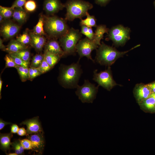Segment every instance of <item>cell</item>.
<instances>
[{"mask_svg": "<svg viewBox=\"0 0 155 155\" xmlns=\"http://www.w3.org/2000/svg\"><path fill=\"white\" fill-rule=\"evenodd\" d=\"M130 28L118 25L109 30L107 39L112 40L116 46L123 45L130 39Z\"/></svg>", "mask_w": 155, "mask_h": 155, "instance_id": "8992f818", "label": "cell"}, {"mask_svg": "<svg viewBox=\"0 0 155 155\" xmlns=\"http://www.w3.org/2000/svg\"><path fill=\"white\" fill-rule=\"evenodd\" d=\"M19 128L18 125L16 124H12L11 126V132L12 133H17Z\"/></svg>", "mask_w": 155, "mask_h": 155, "instance_id": "60d3db41", "label": "cell"}, {"mask_svg": "<svg viewBox=\"0 0 155 155\" xmlns=\"http://www.w3.org/2000/svg\"><path fill=\"white\" fill-rule=\"evenodd\" d=\"M61 68L59 79L62 85L66 88H76L82 73L79 61Z\"/></svg>", "mask_w": 155, "mask_h": 155, "instance_id": "6da1fadb", "label": "cell"}, {"mask_svg": "<svg viewBox=\"0 0 155 155\" xmlns=\"http://www.w3.org/2000/svg\"><path fill=\"white\" fill-rule=\"evenodd\" d=\"M16 40L24 45H27L30 44L31 38L29 30L26 29L22 34L16 37Z\"/></svg>", "mask_w": 155, "mask_h": 155, "instance_id": "cb8c5ba5", "label": "cell"}, {"mask_svg": "<svg viewBox=\"0 0 155 155\" xmlns=\"http://www.w3.org/2000/svg\"><path fill=\"white\" fill-rule=\"evenodd\" d=\"M43 16L44 31L51 38H60L69 29L65 19L55 16Z\"/></svg>", "mask_w": 155, "mask_h": 155, "instance_id": "3957f363", "label": "cell"}, {"mask_svg": "<svg viewBox=\"0 0 155 155\" xmlns=\"http://www.w3.org/2000/svg\"><path fill=\"white\" fill-rule=\"evenodd\" d=\"M143 104L147 109H153L155 107V99L153 97H149L145 99Z\"/></svg>", "mask_w": 155, "mask_h": 155, "instance_id": "d6a6232c", "label": "cell"}, {"mask_svg": "<svg viewBox=\"0 0 155 155\" xmlns=\"http://www.w3.org/2000/svg\"><path fill=\"white\" fill-rule=\"evenodd\" d=\"M31 38L30 44L36 51H41L46 43V39L44 36L37 34L32 31H29Z\"/></svg>", "mask_w": 155, "mask_h": 155, "instance_id": "5bb4252c", "label": "cell"}, {"mask_svg": "<svg viewBox=\"0 0 155 155\" xmlns=\"http://www.w3.org/2000/svg\"><path fill=\"white\" fill-rule=\"evenodd\" d=\"M14 9L11 7H7L0 6V14L5 19H8L12 17Z\"/></svg>", "mask_w": 155, "mask_h": 155, "instance_id": "484cf974", "label": "cell"}, {"mask_svg": "<svg viewBox=\"0 0 155 155\" xmlns=\"http://www.w3.org/2000/svg\"><path fill=\"white\" fill-rule=\"evenodd\" d=\"M76 88L75 94L82 103H92L96 98L98 86L85 80L82 85H78Z\"/></svg>", "mask_w": 155, "mask_h": 155, "instance_id": "52a82bcc", "label": "cell"}, {"mask_svg": "<svg viewBox=\"0 0 155 155\" xmlns=\"http://www.w3.org/2000/svg\"><path fill=\"white\" fill-rule=\"evenodd\" d=\"M140 45H137L126 51L120 52L102 42L96 49V60L101 65L109 66L114 63L118 59Z\"/></svg>", "mask_w": 155, "mask_h": 155, "instance_id": "7a4b0ae2", "label": "cell"}, {"mask_svg": "<svg viewBox=\"0 0 155 155\" xmlns=\"http://www.w3.org/2000/svg\"><path fill=\"white\" fill-rule=\"evenodd\" d=\"M28 13L23 8H16L14 9L12 17L20 24H22L26 21L28 18Z\"/></svg>", "mask_w": 155, "mask_h": 155, "instance_id": "e0dca14e", "label": "cell"}, {"mask_svg": "<svg viewBox=\"0 0 155 155\" xmlns=\"http://www.w3.org/2000/svg\"><path fill=\"white\" fill-rule=\"evenodd\" d=\"M81 26V33L85 35L90 39L93 40L94 38V33L92 28L82 25Z\"/></svg>", "mask_w": 155, "mask_h": 155, "instance_id": "4316f807", "label": "cell"}, {"mask_svg": "<svg viewBox=\"0 0 155 155\" xmlns=\"http://www.w3.org/2000/svg\"><path fill=\"white\" fill-rule=\"evenodd\" d=\"M8 155H18L16 153H10L8 154L6 153Z\"/></svg>", "mask_w": 155, "mask_h": 155, "instance_id": "c3c4849f", "label": "cell"}, {"mask_svg": "<svg viewBox=\"0 0 155 155\" xmlns=\"http://www.w3.org/2000/svg\"><path fill=\"white\" fill-rule=\"evenodd\" d=\"M135 91L137 98L140 101L148 98L152 93L151 90L147 84L139 85L136 87Z\"/></svg>", "mask_w": 155, "mask_h": 155, "instance_id": "2e32d148", "label": "cell"}, {"mask_svg": "<svg viewBox=\"0 0 155 155\" xmlns=\"http://www.w3.org/2000/svg\"><path fill=\"white\" fill-rule=\"evenodd\" d=\"M94 32V36L93 40L97 45H100L101 40L103 38L104 34L106 33L107 34L109 29L105 25H100L97 26Z\"/></svg>", "mask_w": 155, "mask_h": 155, "instance_id": "ffe728a7", "label": "cell"}, {"mask_svg": "<svg viewBox=\"0 0 155 155\" xmlns=\"http://www.w3.org/2000/svg\"><path fill=\"white\" fill-rule=\"evenodd\" d=\"M3 40L1 38H0V49L4 51H5L6 46L3 43Z\"/></svg>", "mask_w": 155, "mask_h": 155, "instance_id": "ee69618b", "label": "cell"}, {"mask_svg": "<svg viewBox=\"0 0 155 155\" xmlns=\"http://www.w3.org/2000/svg\"><path fill=\"white\" fill-rule=\"evenodd\" d=\"M5 20L2 15L0 14V23H2Z\"/></svg>", "mask_w": 155, "mask_h": 155, "instance_id": "bcb514c9", "label": "cell"}, {"mask_svg": "<svg viewBox=\"0 0 155 155\" xmlns=\"http://www.w3.org/2000/svg\"><path fill=\"white\" fill-rule=\"evenodd\" d=\"M154 8H155V1L154 2Z\"/></svg>", "mask_w": 155, "mask_h": 155, "instance_id": "681fc988", "label": "cell"}, {"mask_svg": "<svg viewBox=\"0 0 155 155\" xmlns=\"http://www.w3.org/2000/svg\"><path fill=\"white\" fill-rule=\"evenodd\" d=\"M29 69V80H32L42 74L37 68L30 67Z\"/></svg>", "mask_w": 155, "mask_h": 155, "instance_id": "e575fe53", "label": "cell"}, {"mask_svg": "<svg viewBox=\"0 0 155 155\" xmlns=\"http://www.w3.org/2000/svg\"><path fill=\"white\" fill-rule=\"evenodd\" d=\"M5 68L9 67H13L16 68L19 66L16 64L13 59L9 54L5 55Z\"/></svg>", "mask_w": 155, "mask_h": 155, "instance_id": "836d02e7", "label": "cell"}, {"mask_svg": "<svg viewBox=\"0 0 155 155\" xmlns=\"http://www.w3.org/2000/svg\"><path fill=\"white\" fill-rule=\"evenodd\" d=\"M17 134L20 136L26 135L27 131L24 128L21 127L19 128Z\"/></svg>", "mask_w": 155, "mask_h": 155, "instance_id": "ab89813d", "label": "cell"}, {"mask_svg": "<svg viewBox=\"0 0 155 155\" xmlns=\"http://www.w3.org/2000/svg\"><path fill=\"white\" fill-rule=\"evenodd\" d=\"M11 145L15 152L18 155L24 154L25 149L22 146L20 140H15L11 143Z\"/></svg>", "mask_w": 155, "mask_h": 155, "instance_id": "f1b7e54d", "label": "cell"}, {"mask_svg": "<svg viewBox=\"0 0 155 155\" xmlns=\"http://www.w3.org/2000/svg\"><path fill=\"white\" fill-rule=\"evenodd\" d=\"M20 29L19 25L11 20L6 19L1 24L0 34L5 39H10L16 35Z\"/></svg>", "mask_w": 155, "mask_h": 155, "instance_id": "30bf717a", "label": "cell"}, {"mask_svg": "<svg viewBox=\"0 0 155 155\" xmlns=\"http://www.w3.org/2000/svg\"><path fill=\"white\" fill-rule=\"evenodd\" d=\"M44 20L43 15H40L38 22L34 27L32 32L37 34L44 36L46 35L44 28Z\"/></svg>", "mask_w": 155, "mask_h": 155, "instance_id": "7402d4cb", "label": "cell"}, {"mask_svg": "<svg viewBox=\"0 0 155 155\" xmlns=\"http://www.w3.org/2000/svg\"><path fill=\"white\" fill-rule=\"evenodd\" d=\"M65 7L59 0H44L43 5V9L48 14L53 15L62 10Z\"/></svg>", "mask_w": 155, "mask_h": 155, "instance_id": "7c38bea8", "label": "cell"}, {"mask_svg": "<svg viewBox=\"0 0 155 155\" xmlns=\"http://www.w3.org/2000/svg\"><path fill=\"white\" fill-rule=\"evenodd\" d=\"M28 48L27 45H24L16 40H11L6 46L5 51L9 53H14Z\"/></svg>", "mask_w": 155, "mask_h": 155, "instance_id": "ac0fdd59", "label": "cell"}, {"mask_svg": "<svg viewBox=\"0 0 155 155\" xmlns=\"http://www.w3.org/2000/svg\"><path fill=\"white\" fill-rule=\"evenodd\" d=\"M20 143L23 148L25 150H33V146L32 143L30 140L28 139L20 140Z\"/></svg>", "mask_w": 155, "mask_h": 155, "instance_id": "8d00e7d4", "label": "cell"}, {"mask_svg": "<svg viewBox=\"0 0 155 155\" xmlns=\"http://www.w3.org/2000/svg\"><path fill=\"white\" fill-rule=\"evenodd\" d=\"M82 37V34L78 29L73 28L59 38L60 45L64 53V56L74 55L76 46Z\"/></svg>", "mask_w": 155, "mask_h": 155, "instance_id": "5b68a950", "label": "cell"}, {"mask_svg": "<svg viewBox=\"0 0 155 155\" xmlns=\"http://www.w3.org/2000/svg\"><path fill=\"white\" fill-rule=\"evenodd\" d=\"M16 68L17 70L22 81L25 82L29 80V69L28 67L19 66Z\"/></svg>", "mask_w": 155, "mask_h": 155, "instance_id": "d4e9b609", "label": "cell"}, {"mask_svg": "<svg viewBox=\"0 0 155 155\" xmlns=\"http://www.w3.org/2000/svg\"><path fill=\"white\" fill-rule=\"evenodd\" d=\"M44 55L45 60L52 68L57 63L62 57L59 55L48 51H44Z\"/></svg>", "mask_w": 155, "mask_h": 155, "instance_id": "44dd1931", "label": "cell"}, {"mask_svg": "<svg viewBox=\"0 0 155 155\" xmlns=\"http://www.w3.org/2000/svg\"><path fill=\"white\" fill-rule=\"evenodd\" d=\"M64 5L66 9L65 19L70 21L76 18L82 19L93 7L92 4L83 0H68Z\"/></svg>", "mask_w": 155, "mask_h": 155, "instance_id": "277c9868", "label": "cell"}, {"mask_svg": "<svg viewBox=\"0 0 155 155\" xmlns=\"http://www.w3.org/2000/svg\"><path fill=\"white\" fill-rule=\"evenodd\" d=\"M16 64L18 66L28 67L29 62L25 61L12 53H9Z\"/></svg>", "mask_w": 155, "mask_h": 155, "instance_id": "1f68e13d", "label": "cell"}, {"mask_svg": "<svg viewBox=\"0 0 155 155\" xmlns=\"http://www.w3.org/2000/svg\"><path fill=\"white\" fill-rule=\"evenodd\" d=\"M44 58V54H36L33 57L32 59L31 67L38 68L41 64Z\"/></svg>", "mask_w": 155, "mask_h": 155, "instance_id": "4dcf8cb0", "label": "cell"}, {"mask_svg": "<svg viewBox=\"0 0 155 155\" xmlns=\"http://www.w3.org/2000/svg\"><path fill=\"white\" fill-rule=\"evenodd\" d=\"M12 123L10 122H8L3 121L2 119H0V130H1L6 125L11 124Z\"/></svg>", "mask_w": 155, "mask_h": 155, "instance_id": "b9f144b4", "label": "cell"}, {"mask_svg": "<svg viewBox=\"0 0 155 155\" xmlns=\"http://www.w3.org/2000/svg\"><path fill=\"white\" fill-rule=\"evenodd\" d=\"M93 80L98 84L110 90L117 85L113 79L110 67L108 69L98 73L95 70L94 72Z\"/></svg>", "mask_w": 155, "mask_h": 155, "instance_id": "ba28073f", "label": "cell"}, {"mask_svg": "<svg viewBox=\"0 0 155 155\" xmlns=\"http://www.w3.org/2000/svg\"><path fill=\"white\" fill-rule=\"evenodd\" d=\"M20 125H24L26 126L27 135L43 132L38 117L26 120L22 122Z\"/></svg>", "mask_w": 155, "mask_h": 155, "instance_id": "4fadbf2b", "label": "cell"}, {"mask_svg": "<svg viewBox=\"0 0 155 155\" xmlns=\"http://www.w3.org/2000/svg\"><path fill=\"white\" fill-rule=\"evenodd\" d=\"M24 9L28 12L34 11L37 8L36 2L34 0H27L24 5Z\"/></svg>", "mask_w": 155, "mask_h": 155, "instance_id": "f546056e", "label": "cell"}, {"mask_svg": "<svg viewBox=\"0 0 155 155\" xmlns=\"http://www.w3.org/2000/svg\"><path fill=\"white\" fill-rule=\"evenodd\" d=\"M13 137L12 133H0V148L3 151L6 152L10 149L11 142V139Z\"/></svg>", "mask_w": 155, "mask_h": 155, "instance_id": "d6986e66", "label": "cell"}, {"mask_svg": "<svg viewBox=\"0 0 155 155\" xmlns=\"http://www.w3.org/2000/svg\"><path fill=\"white\" fill-rule=\"evenodd\" d=\"M147 85L151 89L152 91L155 93V82L147 84Z\"/></svg>", "mask_w": 155, "mask_h": 155, "instance_id": "7bdbcfd3", "label": "cell"}, {"mask_svg": "<svg viewBox=\"0 0 155 155\" xmlns=\"http://www.w3.org/2000/svg\"><path fill=\"white\" fill-rule=\"evenodd\" d=\"M98 46L93 40L86 37L79 41L76 46V52L80 58L85 57L94 62L92 58L91 53L93 50H96Z\"/></svg>", "mask_w": 155, "mask_h": 155, "instance_id": "9c48e42d", "label": "cell"}, {"mask_svg": "<svg viewBox=\"0 0 155 155\" xmlns=\"http://www.w3.org/2000/svg\"><path fill=\"white\" fill-rule=\"evenodd\" d=\"M12 53L20 58L23 60L29 62L30 54V51L27 48L23 49L18 52Z\"/></svg>", "mask_w": 155, "mask_h": 155, "instance_id": "83f0119b", "label": "cell"}, {"mask_svg": "<svg viewBox=\"0 0 155 155\" xmlns=\"http://www.w3.org/2000/svg\"><path fill=\"white\" fill-rule=\"evenodd\" d=\"M44 51H48L61 56H64V53L58 42L56 38L52 39L46 42L44 46Z\"/></svg>", "mask_w": 155, "mask_h": 155, "instance_id": "9a60e30c", "label": "cell"}, {"mask_svg": "<svg viewBox=\"0 0 155 155\" xmlns=\"http://www.w3.org/2000/svg\"><path fill=\"white\" fill-rule=\"evenodd\" d=\"M37 68L42 74L49 71L52 69L44 58L41 64Z\"/></svg>", "mask_w": 155, "mask_h": 155, "instance_id": "d590c367", "label": "cell"}, {"mask_svg": "<svg viewBox=\"0 0 155 155\" xmlns=\"http://www.w3.org/2000/svg\"><path fill=\"white\" fill-rule=\"evenodd\" d=\"M86 16L87 17L85 19H81L80 25H84L91 28L96 27L97 26L96 20L94 16L90 15L88 13Z\"/></svg>", "mask_w": 155, "mask_h": 155, "instance_id": "603a6c76", "label": "cell"}, {"mask_svg": "<svg viewBox=\"0 0 155 155\" xmlns=\"http://www.w3.org/2000/svg\"><path fill=\"white\" fill-rule=\"evenodd\" d=\"M27 0H15L11 7L14 9L16 8H23Z\"/></svg>", "mask_w": 155, "mask_h": 155, "instance_id": "74e56055", "label": "cell"}, {"mask_svg": "<svg viewBox=\"0 0 155 155\" xmlns=\"http://www.w3.org/2000/svg\"><path fill=\"white\" fill-rule=\"evenodd\" d=\"M150 97H153L155 99V93H152L150 95Z\"/></svg>", "mask_w": 155, "mask_h": 155, "instance_id": "7dc6e473", "label": "cell"}, {"mask_svg": "<svg viewBox=\"0 0 155 155\" xmlns=\"http://www.w3.org/2000/svg\"><path fill=\"white\" fill-rule=\"evenodd\" d=\"M110 0H95V3L101 6H105Z\"/></svg>", "mask_w": 155, "mask_h": 155, "instance_id": "f35d334b", "label": "cell"}, {"mask_svg": "<svg viewBox=\"0 0 155 155\" xmlns=\"http://www.w3.org/2000/svg\"><path fill=\"white\" fill-rule=\"evenodd\" d=\"M43 132L29 134L26 135L27 138L31 141L33 150L42 154L44 147V139Z\"/></svg>", "mask_w": 155, "mask_h": 155, "instance_id": "8fae6325", "label": "cell"}, {"mask_svg": "<svg viewBox=\"0 0 155 155\" xmlns=\"http://www.w3.org/2000/svg\"><path fill=\"white\" fill-rule=\"evenodd\" d=\"M2 83H3V82L2 81V80H1V78H0V99L1 98V89H2Z\"/></svg>", "mask_w": 155, "mask_h": 155, "instance_id": "f6af8a7d", "label": "cell"}]
</instances>
